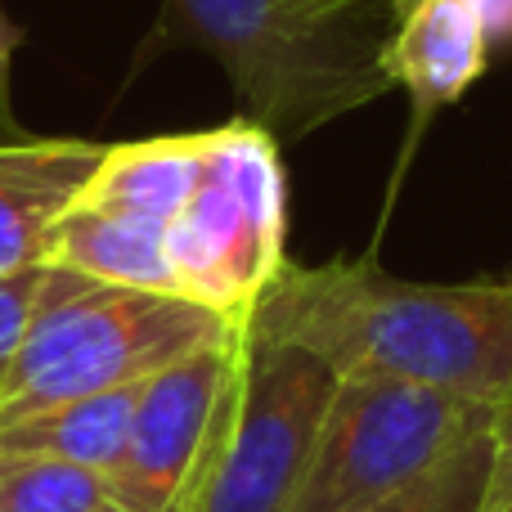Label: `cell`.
<instances>
[{
  "label": "cell",
  "mask_w": 512,
  "mask_h": 512,
  "mask_svg": "<svg viewBox=\"0 0 512 512\" xmlns=\"http://www.w3.org/2000/svg\"><path fill=\"white\" fill-rule=\"evenodd\" d=\"M248 328L319 355L337 378H396L486 405L512 391V279L414 283L373 256L288 261Z\"/></svg>",
  "instance_id": "cell-1"
},
{
  "label": "cell",
  "mask_w": 512,
  "mask_h": 512,
  "mask_svg": "<svg viewBox=\"0 0 512 512\" xmlns=\"http://www.w3.org/2000/svg\"><path fill=\"white\" fill-rule=\"evenodd\" d=\"M400 0H162L135 54L207 50L243 99V117L274 140H306L319 126L391 90L382 41Z\"/></svg>",
  "instance_id": "cell-2"
},
{
  "label": "cell",
  "mask_w": 512,
  "mask_h": 512,
  "mask_svg": "<svg viewBox=\"0 0 512 512\" xmlns=\"http://www.w3.org/2000/svg\"><path fill=\"white\" fill-rule=\"evenodd\" d=\"M234 333L243 328L176 292L122 288L45 265L23 351L0 396V418L117 387H140L185 355Z\"/></svg>",
  "instance_id": "cell-3"
},
{
  "label": "cell",
  "mask_w": 512,
  "mask_h": 512,
  "mask_svg": "<svg viewBox=\"0 0 512 512\" xmlns=\"http://www.w3.org/2000/svg\"><path fill=\"white\" fill-rule=\"evenodd\" d=\"M288 176L279 140L252 117L207 131L189 203L167 225L176 292L248 328L256 301L288 265Z\"/></svg>",
  "instance_id": "cell-4"
},
{
  "label": "cell",
  "mask_w": 512,
  "mask_h": 512,
  "mask_svg": "<svg viewBox=\"0 0 512 512\" xmlns=\"http://www.w3.org/2000/svg\"><path fill=\"white\" fill-rule=\"evenodd\" d=\"M486 400L396 378H337L288 512H369L495 423Z\"/></svg>",
  "instance_id": "cell-5"
},
{
  "label": "cell",
  "mask_w": 512,
  "mask_h": 512,
  "mask_svg": "<svg viewBox=\"0 0 512 512\" xmlns=\"http://www.w3.org/2000/svg\"><path fill=\"white\" fill-rule=\"evenodd\" d=\"M333 391L337 373L319 355L243 328L239 387L198 512H288Z\"/></svg>",
  "instance_id": "cell-6"
},
{
  "label": "cell",
  "mask_w": 512,
  "mask_h": 512,
  "mask_svg": "<svg viewBox=\"0 0 512 512\" xmlns=\"http://www.w3.org/2000/svg\"><path fill=\"white\" fill-rule=\"evenodd\" d=\"M239 364L243 333H234L144 382L126 450L104 477L126 512H198L221 454Z\"/></svg>",
  "instance_id": "cell-7"
},
{
  "label": "cell",
  "mask_w": 512,
  "mask_h": 512,
  "mask_svg": "<svg viewBox=\"0 0 512 512\" xmlns=\"http://www.w3.org/2000/svg\"><path fill=\"white\" fill-rule=\"evenodd\" d=\"M490 63V9L486 0H400L382 41V72L414 104L396 185L405 176L423 131L441 108L459 104ZM391 185V189H396Z\"/></svg>",
  "instance_id": "cell-8"
},
{
  "label": "cell",
  "mask_w": 512,
  "mask_h": 512,
  "mask_svg": "<svg viewBox=\"0 0 512 512\" xmlns=\"http://www.w3.org/2000/svg\"><path fill=\"white\" fill-rule=\"evenodd\" d=\"M104 144L32 135L0 144V274L45 265V243L72 194L86 185Z\"/></svg>",
  "instance_id": "cell-9"
},
{
  "label": "cell",
  "mask_w": 512,
  "mask_h": 512,
  "mask_svg": "<svg viewBox=\"0 0 512 512\" xmlns=\"http://www.w3.org/2000/svg\"><path fill=\"white\" fill-rule=\"evenodd\" d=\"M203 153H207V131L104 144V158L95 162L86 185L72 194V207L171 225L180 207L189 203V194H194Z\"/></svg>",
  "instance_id": "cell-10"
},
{
  "label": "cell",
  "mask_w": 512,
  "mask_h": 512,
  "mask_svg": "<svg viewBox=\"0 0 512 512\" xmlns=\"http://www.w3.org/2000/svg\"><path fill=\"white\" fill-rule=\"evenodd\" d=\"M45 265L77 270L99 283H122V288L176 292L167 261V225L140 221V216L90 212V207L68 203L45 243Z\"/></svg>",
  "instance_id": "cell-11"
},
{
  "label": "cell",
  "mask_w": 512,
  "mask_h": 512,
  "mask_svg": "<svg viewBox=\"0 0 512 512\" xmlns=\"http://www.w3.org/2000/svg\"><path fill=\"white\" fill-rule=\"evenodd\" d=\"M140 391L144 382L140 387H117V391H99V396L63 400V405H45L18 418H0V454L77 463V468L108 477L126 450Z\"/></svg>",
  "instance_id": "cell-12"
},
{
  "label": "cell",
  "mask_w": 512,
  "mask_h": 512,
  "mask_svg": "<svg viewBox=\"0 0 512 512\" xmlns=\"http://www.w3.org/2000/svg\"><path fill=\"white\" fill-rule=\"evenodd\" d=\"M0 512H126L108 481L77 463L0 454Z\"/></svg>",
  "instance_id": "cell-13"
},
{
  "label": "cell",
  "mask_w": 512,
  "mask_h": 512,
  "mask_svg": "<svg viewBox=\"0 0 512 512\" xmlns=\"http://www.w3.org/2000/svg\"><path fill=\"white\" fill-rule=\"evenodd\" d=\"M490 477H495V423L468 436L450 459H441L414 486L369 512H486Z\"/></svg>",
  "instance_id": "cell-14"
},
{
  "label": "cell",
  "mask_w": 512,
  "mask_h": 512,
  "mask_svg": "<svg viewBox=\"0 0 512 512\" xmlns=\"http://www.w3.org/2000/svg\"><path fill=\"white\" fill-rule=\"evenodd\" d=\"M45 283V265H27V270L0 274V396L9 387V373L18 364V351H23L27 324H32L36 297H41Z\"/></svg>",
  "instance_id": "cell-15"
},
{
  "label": "cell",
  "mask_w": 512,
  "mask_h": 512,
  "mask_svg": "<svg viewBox=\"0 0 512 512\" xmlns=\"http://www.w3.org/2000/svg\"><path fill=\"white\" fill-rule=\"evenodd\" d=\"M512 508V391L495 409V477H490L486 512H508Z\"/></svg>",
  "instance_id": "cell-16"
},
{
  "label": "cell",
  "mask_w": 512,
  "mask_h": 512,
  "mask_svg": "<svg viewBox=\"0 0 512 512\" xmlns=\"http://www.w3.org/2000/svg\"><path fill=\"white\" fill-rule=\"evenodd\" d=\"M23 45V27L0 9V144L5 140H23L27 126L14 117V104H9V68H14V50Z\"/></svg>",
  "instance_id": "cell-17"
},
{
  "label": "cell",
  "mask_w": 512,
  "mask_h": 512,
  "mask_svg": "<svg viewBox=\"0 0 512 512\" xmlns=\"http://www.w3.org/2000/svg\"><path fill=\"white\" fill-rule=\"evenodd\" d=\"M508 512H512V508H508Z\"/></svg>",
  "instance_id": "cell-18"
}]
</instances>
